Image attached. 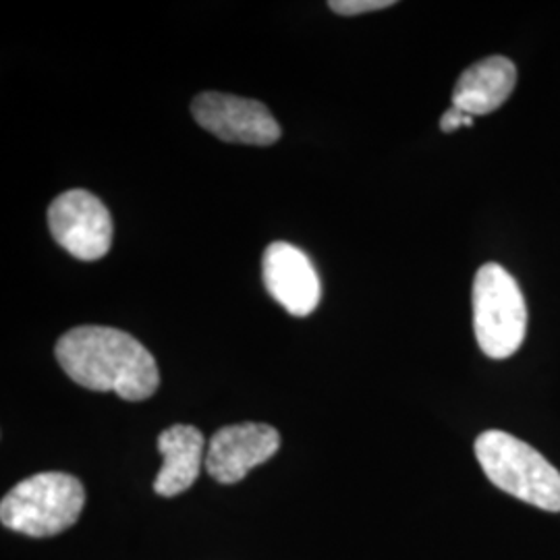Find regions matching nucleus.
I'll return each mask as SVG.
<instances>
[{
  "instance_id": "nucleus-1",
  "label": "nucleus",
  "mask_w": 560,
  "mask_h": 560,
  "mask_svg": "<svg viewBox=\"0 0 560 560\" xmlns=\"http://www.w3.org/2000/svg\"><path fill=\"white\" fill-rule=\"evenodd\" d=\"M65 374L83 388L117 393L120 399H150L161 374L140 340L110 326H80L65 332L55 347Z\"/></svg>"
},
{
  "instance_id": "nucleus-2",
  "label": "nucleus",
  "mask_w": 560,
  "mask_h": 560,
  "mask_svg": "<svg viewBox=\"0 0 560 560\" xmlns=\"http://www.w3.org/2000/svg\"><path fill=\"white\" fill-rule=\"evenodd\" d=\"M474 448L486 478L502 492L541 511L560 513L559 469L534 446L501 430H488Z\"/></svg>"
},
{
  "instance_id": "nucleus-3",
  "label": "nucleus",
  "mask_w": 560,
  "mask_h": 560,
  "mask_svg": "<svg viewBox=\"0 0 560 560\" xmlns=\"http://www.w3.org/2000/svg\"><path fill=\"white\" fill-rule=\"evenodd\" d=\"M85 490L75 476L46 471L20 481L0 502V521L30 538H50L80 520Z\"/></svg>"
},
{
  "instance_id": "nucleus-4",
  "label": "nucleus",
  "mask_w": 560,
  "mask_h": 560,
  "mask_svg": "<svg viewBox=\"0 0 560 560\" xmlns=\"http://www.w3.org/2000/svg\"><path fill=\"white\" fill-rule=\"evenodd\" d=\"M471 300L481 351L492 360L515 355L527 332V307L517 280L501 264H483L474 279Z\"/></svg>"
},
{
  "instance_id": "nucleus-5",
  "label": "nucleus",
  "mask_w": 560,
  "mask_h": 560,
  "mask_svg": "<svg viewBox=\"0 0 560 560\" xmlns=\"http://www.w3.org/2000/svg\"><path fill=\"white\" fill-rule=\"evenodd\" d=\"M48 226L60 247L78 260H101L113 247V217L85 189L60 194L48 208Z\"/></svg>"
},
{
  "instance_id": "nucleus-6",
  "label": "nucleus",
  "mask_w": 560,
  "mask_h": 560,
  "mask_svg": "<svg viewBox=\"0 0 560 560\" xmlns=\"http://www.w3.org/2000/svg\"><path fill=\"white\" fill-rule=\"evenodd\" d=\"M191 115L201 129L229 143L272 145L280 140L279 122L258 101L203 92L191 102Z\"/></svg>"
},
{
  "instance_id": "nucleus-7",
  "label": "nucleus",
  "mask_w": 560,
  "mask_h": 560,
  "mask_svg": "<svg viewBox=\"0 0 560 560\" xmlns=\"http://www.w3.org/2000/svg\"><path fill=\"white\" fill-rule=\"evenodd\" d=\"M261 279L270 298L298 318L310 316L322 298V282L307 254L300 247L275 241L261 258Z\"/></svg>"
},
{
  "instance_id": "nucleus-8",
  "label": "nucleus",
  "mask_w": 560,
  "mask_h": 560,
  "mask_svg": "<svg viewBox=\"0 0 560 560\" xmlns=\"http://www.w3.org/2000/svg\"><path fill=\"white\" fill-rule=\"evenodd\" d=\"M280 448V434L268 423H235L219 430L208 444L206 469L221 483H237L249 469L272 459Z\"/></svg>"
},
{
  "instance_id": "nucleus-9",
  "label": "nucleus",
  "mask_w": 560,
  "mask_h": 560,
  "mask_svg": "<svg viewBox=\"0 0 560 560\" xmlns=\"http://www.w3.org/2000/svg\"><path fill=\"white\" fill-rule=\"evenodd\" d=\"M517 85V69L506 57H488L460 73L453 92V106L465 115L483 117L499 110Z\"/></svg>"
},
{
  "instance_id": "nucleus-10",
  "label": "nucleus",
  "mask_w": 560,
  "mask_h": 560,
  "mask_svg": "<svg viewBox=\"0 0 560 560\" xmlns=\"http://www.w3.org/2000/svg\"><path fill=\"white\" fill-rule=\"evenodd\" d=\"M162 467L154 480V490L161 497H177L191 488L200 476L201 463L206 460V439L196 425L175 423L159 436Z\"/></svg>"
},
{
  "instance_id": "nucleus-11",
  "label": "nucleus",
  "mask_w": 560,
  "mask_h": 560,
  "mask_svg": "<svg viewBox=\"0 0 560 560\" xmlns=\"http://www.w3.org/2000/svg\"><path fill=\"white\" fill-rule=\"evenodd\" d=\"M395 0H330L328 7L337 13V15H363V13H372V11H382L393 7Z\"/></svg>"
},
{
  "instance_id": "nucleus-12",
  "label": "nucleus",
  "mask_w": 560,
  "mask_h": 560,
  "mask_svg": "<svg viewBox=\"0 0 560 560\" xmlns=\"http://www.w3.org/2000/svg\"><path fill=\"white\" fill-rule=\"evenodd\" d=\"M471 125H474V117H471V115H465L457 106H451V108L442 115L441 129L444 133H453V131H457L459 127H471Z\"/></svg>"
}]
</instances>
